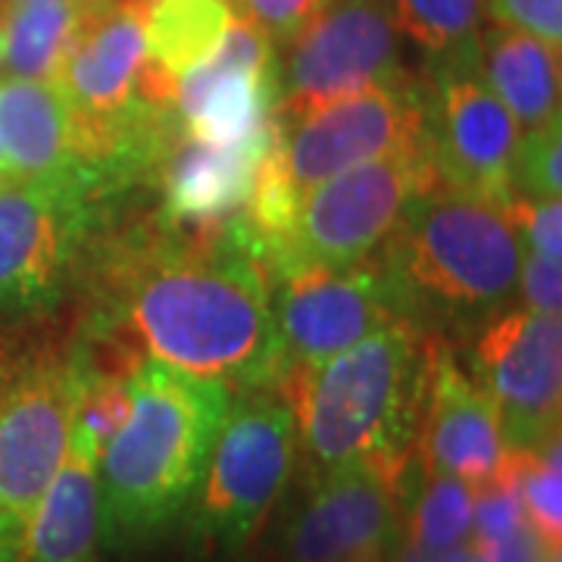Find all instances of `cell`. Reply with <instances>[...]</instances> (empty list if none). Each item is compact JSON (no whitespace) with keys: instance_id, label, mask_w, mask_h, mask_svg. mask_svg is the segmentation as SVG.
Wrapping results in <instances>:
<instances>
[{"instance_id":"obj_1","label":"cell","mask_w":562,"mask_h":562,"mask_svg":"<svg viewBox=\"0 0 562 562\" xmlns=\"http://www.w3.org/2000/svg\"><path fill=\"white\" fill-rule=\"evenodd\" d=\"M81 335L140 360L216 379L235 391L276 387L281 353L272 284L238 220L213 232L162 222L101 250Z\"/></svg>"},{"instance_id":"obj_2","label":"cell","mask_w":562,"mask_h":562,"mask_svg":"<svg viewBox=\"0 0 562 562\" xmlns=\"http://www.w3.org/2000/svg\"><path fill=\"white\" fill-rule=\"evenodd\" d=\"M232 387L154 360L132 372V413L101 447L103 538L147 541L191 503Z\"/></svg>"},{"instance_id":"obj_3","label":"cell","mask_w":562,"mask_h":562,"mask_svg":"<svg viewBox=\"0 0 562 562\" xmlns=\"http://www.w3.org/2000/svg\"><path fill=\"white\" fill-rule=\"evenodd\" d=\"M428 341L397 319L313 369L276 384L297 422V450L313 475L369 457H413L419 435Z\"/></svg>"},{"instance_id":"obj_4","label":"cell","mask_w":562,"mask_h":562,"mask_svg":"<svg viewBox=\"0 0 562 562\" xmlns=\"http://www.w3.org/2000/svg\"><path fill=\"white\" fill-rule=\"evenodd\" d=\"M382 247L401 316L425 335L494 319L516 294L522 244L503 203L441 181L409 201Z\"/></svg>"},{"instance_id":"obj_5","label":"cell","mask_w":562,"mask_h":562,"mask_svg":"<svg viewBox=\"0 0 562 562\" xmlns=\"http://www.w3.org/2000/svg\"><path fill=\"white\" fill-rule=\"evenodd\" d=\"M297 422L279 387L232 394L194 491L191 538L225 553L260 535L297 465Z\"/></svg>"},{"instance_id":"obj_6","label":"cell","mask_w":562,"mask_h":562,"mask_svg":"<svg viewBox=\"0 0 562 562\" xmlns=\"http://www.w3.org/2000/svg\"><path fill=\"white\" fill-rule=\"evenodd\" d=\"M76 331L10 350L0 384V522L25 528L60 469L79 409Z\"/></svg>"},{"instance_id":"obj_7","label":"cell","mask_w":562,"mask_h":562,"mask_svg":"<svg viewBox=\"0 0 562 562\" xmlns=\"http://www.w3.org/2000/svg\"><path fill=\"white\" fill-rule=\"evenodd\" d=\"M438 181L428 144L350 166L306 191L291 244L272 269L269 284L297 266L347 269L369 260L397 228L409 201Z\"/></svg>"},{"instance_id":"obj_8","label":"cell","mask_w":562,"mask_h":562,"mask_svg":"<svg viewBox=\"0 0 562 562\" xmlns=\"http://www.w3.org/2000/svg\"><path fill=\"white\" fill-rule=\"evenodd\" d=\"M397 38L391 0H328L294 38L279 76L276 116L281 125L325 103L409 79Z\"/></svg>"},{"instance_id":"obj_9","label":"cell","mask_w":562,"mask_h":562,"mask_svg":"<svg viewBox=\"0 0 562 562\" xmlns=\"http://www.w3.org/2000/svg\"><path fill=\"white\" fill-rule=\"evenodd\" d=\"M413 457H369L316 475L310 497L284 531L294 562H387L406 516Z\"/></svg>"},{"instance_id":"obj_10","label":"cell","mask_w":562,"mask_h":562,"mask_svg":"<svg viewBox=\"0 0 562 562\" xmlns=\"http://www.w3.org/2000/svg\"><path fill=\"white\" fill-rule=\"evenodd\" d=\"M272 316L281 375L322 366L384 325L403 319L382 262L372 260L347 269L297 266L272 279Z\"/></svg>"},{"instance_id":"obj_11","label":"cell","mask_w":562,"mask_h":562,"mask_svg":"<svg viewBox=\"0 0 562 562\" xmlns=\"http://www.w3.org/2000/svg\"><path fill=\"white\" fill-rule=\"evenodd\" d=\"M479 57L435 63L428 98V157L447 188L487 201L513 198V160L522 128L479 72Z\"/></svg>"},{"instance_id":"obj_12","label":"cell","mask_w":562,"mask_h":562,"mask_svg":"<svg viewBox=\"0 0 562 562\" xmlns=\"http://www.w3.org/2000/svg\"><path fill=\"white\" fill-rule=\"evenodd\" d=\"M428 98L413 79L350 94L281 125L288 176L306 194L350 166L428 144Z\"/></svg>"},{"instance_id":"obj_13","label":"cell","mask_w":562,"mask_h":562,"mask_svg":"<svg viewBox=\"0 0 562 562\" xmlns=\"http://www.w3.org/2000/svg\"><path fill=\"white\" fill-rule=\"evenodd\" d=\"M472 372L501 413L506 447L541 450L560 435V313L509 310L494 316L475 344Z\"/></svg>"},{"instance_id":"obj_14","label":"cell","mask_w":562,"mask_h":562,"mask_svg":"<svg viewBox=\"0 0 562 562\" xmlns=\"http://www.w3.org/2000/svg\"><path fill=\"white\" fill-rule=\"evenodd\" d=\"M91 232V201L79 188H0V313H32L57 303L76 276Z\"/></svg>"},{"instance_id":"obj_15","label":"cell","mask_w":562,"mask_h":562,"mask_svg":"<svg viewBox=\"0 0 562 562\" xmlns=\"http://www.w3.org/2000/svg\"><path fill=\"white\" fill-rule=\"evenodd\" d=\"M416 447L425 475H450L472 491L501 472L509 450L494 401L438 335L428 341V379Z\"/></svg>"},{"instance_id":"obj_16","label":"cell","mask_w":562,"mask_h":562,"mask_svg":"<svg viewBox=\"0 0 562 562\" xmlns=\"http://www.w3.org/2000/svg\"><path fill=\"white\" fill-rule=\"evenodd\" d=\"M144 0H91L57 88L76 113V128H101L135 101L140 66L147 60Z\"/></svg>"},{"instance_id":"obj_17","label":"cell","mask_w":562,"mask_h":562,"mask_svg":"<svg viewBox=\"0 0 562 562\" xmlns=\"http://www.w3.org/2000/svg\"><path fill=\"white\" fill-rule=\"evenodd\" d=\"M279 116L235 144H206L181 135L162 162V222L181 232H213L238 220L262 157L279 138Z\"/></svg>"},{"instance_id":"obj_18","label":"cell","mask_w":562,"mask_h":562,"mask_svg":"<svg viewBox=\"0 0 562 562\" xmlns=\"http://www.w3.org/2000/svg\"><path fill=\"white\" fill-rule=\"evenodd\" d=\"M0 150L10 181L81 191L76 113L54 81H0Z\"/></svg>"},{"instance_id":"obj_19","label":"cell","mask_w":562,"mask_h":562,"mask_svg":"<svg viewBox=\"0 0 562 562\" xmlns=\"http://www.w3.org/2000/svg\"><path fill=\"white\" fill-rule=\"evenodd\" d=\"M98 443L72 422L50 487L22 528V562H98L103 538Z\"/></svg>"},{"instance_id":"obj_20","label":"cell","mask_w":562,"mask_h":562,"mask_svg":"<svg viewBox=\"0 0 562 562\" xmlns=\"http://www.w3.org/2000/svg\"><path fill=\"white\" fill-rule=\"evenodd\" d=\"M235 13L225 0H144V44L147 60L140 66V101L172 106L179 79L220 47Z\"/></svg>"},{"instance_id":"obj_21","label":"cell","mask_w":562,"mask_h":562,"mask_svg":"<svg viewBox=\"0 0 562 562\" xmlns=\"http://www.w3.org/2000/svg\"><path fill=\"white\" fill-rule=\"evenodd\" d=\"M479 66L519 128L528 132L560 116V47L501 29L484 38Z\"/></svg>"},{"instance_id":"obj_22","label":"cell","mask_w":562,"mask_h":562,"mask_svg":"<svg viewBox=\"0 0 562 562\" xmlns=\"http://www.w3.org/2000/svg\"><path fill=\"white\" fill-rule=\"evenodd\" d=\"M91 0H20L3 13V63L13 79L57 81Z\"/></svg>"},{"instance_id":"obj_23","label":"cell","mask_w":562,"mask_h":562,"mask_svg":"<svg viewBox=\"0 0 562 562\" xmlns=\"http://www.w3.org/2000/svg\"><path fill=\"white\" fill-rule=\"evenodd\" d=\"M394 25L435 63L475 57L482 0H391Z\"/></svg>"},{"instance_id":"obj_24","label":"cell","mask_w":562,"mask_h":562,"mask_svg":"<svg viewBox=\"0 0 562 562\" xmlns=\"http://www.w3.org/2000/svg\"><path fill=\"white\" fill-rule=\"evenodd\" d=\"M403 538L425 553H450L472 541V487L450 475H425L406 506Z\"/></svg>"},{"instance_id":"obj_25","label":"cell","mask_w":562,"mask_h":562,"mask_svg":"<svg viewBox=\"0 0 562 562\" xmlns=\"http://www.w3.org/2000/svg\"><path fill=\"white\" fill-rule=\"evenodd\" d=\"M519 503L525 525L538 535L547 550H560L562 543V462L560 435L550 438L541 450L525 457L519 475Z\"/></svg>"},{"instance_id":"obj_26","label":"cell","mask_w":562,"mask_h":562,"mask_svg":"<svg viewBox=\"0 0 562 562\" xmlns=\"http://www.w3.org/2000/svg\"><path fill=\"white\" fill-rule=\"evenodd\" d=\"M560 116L543 122L538 128H528L525 138H519V150H516V160H513V198L560 201Z\"/></svg>"},{"instance_id":"obj_27","label":"cell","mask_w":562,"mask_h":562,"mask_svg":"<svg viewBox=\"0 0 562 562\" xmlns=\"http://www.w3.org/2000/svg\"><path fill=\"white\" fill-rule=\"evenodd\" d=\"M516 235L528 241L531 254L543 260H562V210L560 201H531V198H509L503 203Z\"/></svg>"},{"instance_id":"obj_28","label":"cell","mask_w":562,"mask_h":562,"mask_svg":"<svg viewBox=\"0 0 562 562\" xmlns=\"http://www.w3.org/2000/svg\"><path fill=\"white\" fill-rule=\"evenodd\" d=\"M328 0H228L232 13L254 22L269 41H294Z\"/></svg>"},{"instance_id":"obj_29","label":"cell","mask_w":562,"mask_h":562,"mask_svg":"<svg viewBox=\"0 0 562 562\" xmlns=\"http://www.w3.org/2000/svg\"><path fill=\"white\" fill-rule=\"evenodd\" d=\"M487 10L501 29L525 32L550 47L562 44V0H491Z\"/></svg>"},{"instance_id":"obj_30","label":"cell","mask_w":562,"mask_h":562,"mask_svg":"<svg viewBox=\"0 0 562 562\" xmlns=\"http://www.w3.org/2000/svg\"><path fill=\"white\" fill-rule=\"evenodd\" d=\"M519 291L528 310L535 313H560L562 306V276L560 262L543 260L538 254H522L519 262Z\"/></svg>"},{"instance_id":"obj_31","label":"cell","mask_w":562,"mask_h":562,"mask_svg":"<svg viewBox=\"0 0 562 562\" xmlns=\"http://www.w3.org/2000/svg\"><path fill=\"white\" fill-rule=\"evenodd\" d=\"M482 550L487 562H547L550 553H560V550H547L538 541V535L525 522L516 531H509L506 538H501V541L482 543Z\"/></svg>"},{"instance_id":"obj_32","label":"cell","mask_w":562,"mask_h":562,"mask_svg":"<svg viewBox=\"0 0 562 562\" xmlns=\"http://www.w3.org/2000/svg\"><path fill=\"white\" fill-rule=\"evenodd\" d=\"M0 562H22V528L0 522Z\"/></svg>"},{"instance_id":"obj_33","label":"cell","mask_w":562,"mask_h":562,"mask_svg":"<svg viewBox=\"0 0 562 562\" xmlns=\"http://www.w3.org/2000/svg\"><path fill=\"white\" fill-rule=\"evenodd\" d=\"M241 562H294L288 557V550L284 547H257V550H250Z\"/></svg>"},{"instance_id":"obj_34","label":"cell","mask_w":562,"mask_h":562,"mask_svg":"<svg viewBox=\"0 0 562 562\" xmlns=\"http://www.w3.org/2000/svg\"><path fill=\"white\" fill-rule=\"evenodd\" d=\"M10 184V172H7V162H3V150H0V188Z\"/></svg>"},{"instance_id":"obj_35","label":"cell","mask_w":562,"mask_h":562,"mask_svg":"<svg viewBox=\"0 0 562 562\" xmlns=\"http://www.w3.org/2000/svg\"><path fill=\"white\" fill-rule=\"evenodd\" d=\"M0 63H3V29H0Z\"/></svg>"},{"instance_id":"obj_36","label":"cell","mask_w":562,"mask_h":562,"mask_svg":"<svg viewBox=\"0 0 562 562\" xmlns=\"http://www.w3.org/2000/svg\"><path fill=\"white\" fill-rule=\"evenodd\" d=\"M547 562H560V553H550V560Z\"/></svg>"},{"instance_id":"obj_37","label":"cell","mask_w":562,"mask_h":562,"mask_svg":"<svg viewBox=\"0 0 562 562\" xmlns=\"http://www.w3.org/2000/svg\"><path fill=\"white\" fill-rule=\"evenodd\" d=\"M3 3H7V0H0V7H3ZM10 3H20V0H10Z\"/></svg>"}]
</instances>
